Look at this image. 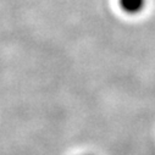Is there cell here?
<instances>
[{"label": "cell", "mask_w": 155, "mask_h": 155, "mask_svg": "<svg viewBox=\"0 0 155 155\" xmlns=\"http://www.w3.org/2000/svg\"><path fill=\"white\" fill-rule=\"evenodd\" d=\"M145 5V0H120L121 9L127 14H138Z\"/></svg>", "instance_id": "obj_1"}]
</instances>
